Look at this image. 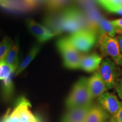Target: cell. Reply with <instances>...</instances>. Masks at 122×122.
Instances as JSON below:
<instances>
[{
	"label": "cell",
	"instance_id": "obj_1",
	"mask_svg": "<svg viewBox=\"0 0 122 122\" xmlns=\"http://www.w3.org/2000/svg\"><path fill=\"white\" fill-rule=\"evenodd\" d=\"M88 79L81 77L74 85L66 100V106L68 110L92 103L93 98L88 87Z\"/></svg>",
	"mask_w": 122,
	"mask_h": 122
},
{
	"label": "cell",
	"instance_id": "obj_2",
	"mask_svg": "<svg viewBox=\"0 0 122 122\" xmlns=\"http://www.w3.org/2000/svg\"><path fill=\"white\" fill-rule=\"evenodd\" d=\"M63 32L74 33L79 30L89 29L87 19L78 7L69 6L62 10Z\"/></svg>",
	"mask_w": 122,
	"mask_h": 122
},
{
	"label": "cell",
	"instance_id": "obj_3",
	"mask_svg": "<svg viewBox=\"0 0 122 122\" xmlns=\"http://www.w3.org/2000/svg\"><path fill=\"white\" fill-rule=\"evenodd\" d=\"M30 107L29 101L22 96L16 100L12 112L7 114L1 122H42L32 112Z\"/></svg>",
	"mask_w": 122,
	"mask_h": 122
},
{
	"label": "cell",
	"instance_id": "obj_4",
	"mask_svg": "<svg viewBox=\"0 0 122 122\" xmlns=\"http://www.w3.org/2000/svg\"><path fill=\"white\" fill-rule=\"evenodd\" d=\"M56 45L62 56L63 65L66 68L71 70L80 68V62L83 56L74 48L68 37L58 40Z\"/></svg>",
	"mask_w": 122,
	"mask_h": 122
},
{
	"label": "cell",
	"instance_id": "obj_5",
	"mask_svg": "<svg viewBox=\"0 0 122 122\" xmlns=\"http://www.w3.org/2000/svg\"><path fill=\"white\" fill-rule=\"evenodd\" d=\"M97 37V33L91 29L79 30L68 37L74 48L82 53L89 52L96 43Z\"/></svg>",
	"mask_w": 122,
	"mask_h": 122
},
{
	"label": "cell",
	"instance_id": "obj_6",
	"mask_svg": "<svg viewBox=\"0 0 122 122\" xmlns=\"http://www.w3.org/2000/svg\"><path fill=\"white\" fill-rule=\"evenodd\" d=\"M101 53L103 57L112 59L118 66H122V52L117 38L102 35L98 37Z\"/></svg>",
	"mask_w": 122,
	"mask_h": 122
},
{
	"label": "cell",
	"instance_id": "obj_7",
	"mask_svg": "<svg viewBox=\"0 0 122 122\" xmlns=\"http://www.w3.org/2000/svg\"><path fill=\"white\" fill-rule=\"evenodd\" d=\"M117 64L109 58L102 59L99 67V74L106 85L107 89L115 88L121 72Z\"/></svg>",
	"mask_w": 122,
	"mask_h": 122
},
{
	"label": "cell",
	"instance_id": "obj_8",
	"mask_svg": "<svg viewBox=\"0 0 122 122\" xmlns=\"http://www.w3.org/2000/svg\"><path fill=\"white\" fill-rule=\"evenodd\" d=\"M26 26L30 32L37 40L40 44L48 41L56 36L45 25L32 19L27 20Z\"/></svg>",
	"mask_w": 122,
	"mask_h": 122
},
{
	"label": "cell",
	"instance_id": "obj_9",
	"mask_svg": "<svg viewBox=\"0 0 122 122\" xmlns=\"http://www.w3.org/2000/svg\"><path fill=\"white\" fill-rule=\"evenodd\" d=\"M43 23L56 36L63 33L62 10L57 11L49 12L44 18Z\"/></svg>",
	"mask_w": 122,
	"mask_h": 122
},
{
	"label": "cell",
	"instance_id": "obj_10",
	"mask_svg": "<svg viewBox=\"0 0 122 122\" xmlns=\"http://www.w3.org/2000/svg\"><path fill=\"white\" fill-rule=\"evenodd\" d=\"M98 101L100 106L106 112L112 116L117 114L122 103L117 96L108 92H106L99 96Z\"/></svg>",
	"mask_w": 122,
	"mask_h": 122
},
{
	"label": "cell",
	"instance_id": "obj_11",
	"mask_svg": "<svg viewBox=\"0 0 122 122\" xmlns=\"http://www.w3.org/2000/svg\"><path fill=\"white\" fill-rule=\"evenodd\" d=\"M92 105V103L68 109L63 115L61 122H85L86 115Z\"/></svg>",
	"mask_w": 122,
	"mask_h": 122
},
{
	"label": "cell",
	"instance_id": "obj_12",
	"mask_svg": "<svg viewBox=\"0 0 122 122\" xmlns=\"http://www.w3.org/2000/svg\"><path fill=\"white\" fill-rule=\"evenodd\" d=\"M0 7L16 13H26L35 8L26 0H0Z\"/></svg>",
	"mask_w": 122,
	"mask_h": 122
},
{
	"label": "cell",
	"instance_id": "obj_13",
	"mask_svg": "<svg viewBox=\"0 0 122 122\" xmlns=\"http://www.w3.org/2000/svg\"><path fill=\"white\" fill-rule=\"evenodd\" d=\"M88 84L93 98L98 97L108 90L98 72H96L88 79Z\"/></svg>",
	"mask_w": 122,
	"mask_h": 122
},
{
	"label": "cell",
	"instance_id": "obj_14",
	"mask_svg": "<svg viewBox=\"0 0 122 122\" xmlns=\"http://www.w3.org/2000/svg\"><path fill=\"white\" fill-rule=\"evenodd\" d=\"M102 58L96 53L83 56L80 62V68L87 72H92L99 68Z\"/></svg>",
	"mask_w": 122,
	"mask_h": 122
},
{
	"label": "cell",
	"instance_id": "obj_15",
	"mask_svg": "<svg viewBox=\"0 0 122 122\" xmlns=\"http://www.w3.org/2000/svg\"><path fill=\"white\" fill-rule=\"evenodd\" d=\"M110 118V114L99 105H92L85 122H104Z\"/></svg>",
	"mask_w": 122,
	"mask_h": 122
},
{
	"label": "cell",
	"instance_id": "obj_16",
	"mask_svg": "<svg viewBox=\"0 0 122 122\" xmlns=\"http://www.w3.org/2000/svg\"><path fill=\"white\" fill-rule=\"evenodd\" d=\"M19 62V45L18 40L13 42L6 56L3 59L4 63L17 69Z\"/></svg>",
	"mask_w": 122,
	"mask_h": 122
},
{
	"label": "cell",
	"instance_id": "obj_17",
	"mask_svg": "<svg viewBox=\"0 0 122 122\" xmlns=\"http://www.w3.org/2000/svg\"><path fill=\"white\" fill-rule=\"evenodd\" d=\"M41 46L39 44H34L30 48L29 51L27 53V56L23 59L22 62L18 66L17 69L15 71V75H18L22 73L24 70L26 68L30 62L33 61V59L36 57L37 54L40 50Z\"/></svg>",
	"mask_w": 122,
	"mask_h": 122
},
{
	"label": "cell",
	"instance_id": "obj_18",
	"mask_svg": "<svg viewBox=\"0 0 122 122\" xmlns=\"http://www.w3.org/2000/svg\"><path fill=\"white\" fill-rule=\"evenodd\" d=\"M14 73L11 74L7 79L2 80L0 87V93L2 98L4 101H8L11 98L14 94V86L13 77Z\"/></svg>",
	"mask_w": 122,
	"mask_h": 122
},
{
	"label": "cell",
	"instance_id": "obj_19",
	"mask_svg": "<svg viewBox=\"0 0 122 122\" xmlns=\"http://www.w3.org/2000/svg\"><path fill=\"white\" fill-rule=\"evenodd\" d=\"M116 33L115 28L111 21L103 17L102 18L98 24V36L99 37L102 35H106L111 37H114Z\"/></svg>",
	"mask_w": 122,
	"mask_h": 122
},
{
	"label": "cell",
	"instance_id": "obj_20",
	"mask_svg": "<svg viewBox=\"0 0 122 122\" xmlns=\"http://www.w3.org/2000/svg\"><path fill=\"white\" fill-rule=\"evenodd\" d=\"M73 0H46L45 1L46 9L49 12L60 11L69 5Z\"/></svg>",
	"mask_w": 122,
	"mask_h": 122
},
{
	"label": "cell",
	"instance_id": "obj_21",
	"mask_svg": "<svg viewBox=\"0 0 122 122\" xmlns=\"http://www.w3.org/2000/svg\"><path fill=\"white\" fill-rule=\"evenodd\" d=\"M99 2L106 10L111 13H115L122 7V0H101Z\"/></svg>",
	"mask_w": 122,
	"mask_h": 122
},
{
	"label": "cell",
	"instance_id": "obj_22",
	"mask_svg": "<svg viewBox=\"0 0 122 122\" xmlns=\"http://www.w3.org/2000/svg\"><path fill=\"white\" fill-rule=\"evenodd\" d=\"M13 44V41L9 37H5L0 42V63L6 56Z\"/></svg>",
	"mask_w": 122,
	"mask_h": 122
},
{
	"label": "cell",
	"instance_id": "obj_23",
	"mask_svg": "<svg viewBox=\"0 0 122 122\" xmlns=\"http://www.w3.org/2000/svg\"><path fill=\"white\" fill-rule=\"evenodd\" d=\"M16 70V68L4 62H1L0 63V80L7 79L11 74L15 72Z\"/></svg>",
	"mask_w": 122,
	"mask_h": 122
},
{
	"label": "cell",
	"instance_id": "obj_24",
	"mask_svg": "<svg viewBox=\"0 0 122 122\" xmlns=\"http://www.w3.org/2000/svg\"><path fill=\"white\" fill-rule=\"evenodd\" d=\"M78 4L79 9L83 12L86 11L96 7L94 0H76Z\"/></svg>",
	"mask_w": 122,
	"mask_h": 122
},
{
	"label": "cell",
	"instance_id": "obj_25",
	"mask_svg": "<svg viewBox=\"0 0 122 122\" xmlns=\"http://www.w3.org/2000/svg\"><path fill=\"white\" fill-rule=\"evenodd\" d=\"M115 28L116 33L122 35V18L111 21Z\"/></svg>",
	"mask_w": 122,
	"mask_h": 122
},
{
	"label": "cell",
	"instance_id": "obj_26",
	"mask_svg": "<svg viewBox=\"0 0 122 122\" xmlns=\"http://www.w3.org/2000/svg\"><path fill=\"white\" fill-rule=\"evenodd\" d=\"M115 89L119 98L122 100V74L118 79L115 86Z\"/></svg>",
	"mask_w": 122,
	"mask_h": 122
},
{
	"label": "cell",
	"instance_id": "obj_27",
	"mask_svg": "<svg viewBox=\"0 0 122 122\" xmlns=\"http://www.w3.org/2000/svg\"><path fill=\"white\" fill-rule=\"evenodd\" d=\"M112 117L117 122H122V103L119 110L117 114H115L114 116H112Z\"/></svg>",
	"mask_w": 122,
	"mask_h": 122
},
{
	"label": "cell",
	"instance_id": "obj_28",
	"mask_svg": "<svg viewBox=\"0 0 122 122\" xmlns=\"http://www.w3.org/2000/svg\"><path fill=\"white\" fill-rule=\"evenodd\" d=\"M29 4H30L31 5L35 7L38 5L40 4L41 2H45V0H26Z\"/></svg>",
	"mask_w": 122,
	"mask_h": 122
},
{
	"label": "cell",
	"instance_id": "obj_29",
	"mask_svg": "<svg viewBox=\"0 0 122 122\" xmlns=\"http://www.w3.org/2000/svg\"><path fill=\"white\" fill-rule=\"evenodd\" d=\"M117 38V40H118L119 44V46L120 48V50H121L122 52V35H119Z\"/></svg>",
	"mask_w": 122,
	"mask_h": 122
},
{
	"label": "cell",
	"instance_id": "obj_30",
	"mask_svg": "<svg viewBox=\"0 0 122 122\" xmlns=\"http://www.w3.org/2000/svg\"><path fill=\"white\" fill-rule=\"evenodd\" d=\"M115 13L117 14H118V15H122V8L119 9V10H117V11H116Z\"/></svg>",
	"mask_w": 122,
	"mask_h": 122
},
{
	"label": "cell",
	"instance_id": "obj_31",
	"mask_svg": "<svg viewBox=\"0 0 122 122\" xmlns=\"http://www.w3.org/2000/svg\"><path fill=\"white\" fill-rule=\"evenodd\" d=\"M109 122H116V120L114 119V118H113V117H112V118L110 119V120H109Z\"/></svg>",
	"mask_w": 122,
	"mask_h": 122
},
{
	"label": "cell",
	"instance_id": "obj_32",
	"mask_svg": "<svg viewBox=\"0 0 122 122\" xmlns=\"http://www.w3.org/2000/svg\"><path fill=\"white\" fill-rule=\"evenodd\" d=\"M110 122L109 120H107V121H105V122Z\"/></svg>",
	"mask_w": 122,
	"mask_h": 122
},
{
	"label": "cell",
	"instance_id": "obj_33",
	"mask_svg": "<svg viewBox=\"0 0 122 122\" xmlns=\"http://www.w3.org/2000/svg\"><path fill=\"white\" fill-rule=\"evenodd\" d=\"M97 1H98V2H100V1H101V0H97Z\"/></svg>",
	"mask_w": 122,
	"mask_h": 122
},
{
	"label": "cell",
	"instance_id": "obj_34",
	"mask_svg": "<svg viewBox=\"0 0 122 122\" xmlns=\"http://www.w3.org/2000/svg\"><path fill=\"white\" fill-rule=\"evenodd\" d=\"M45 1H46V0H45Z\"/></svg>",
	"mask_w": 122,
	"mask_h": 122
}]
</instances>
